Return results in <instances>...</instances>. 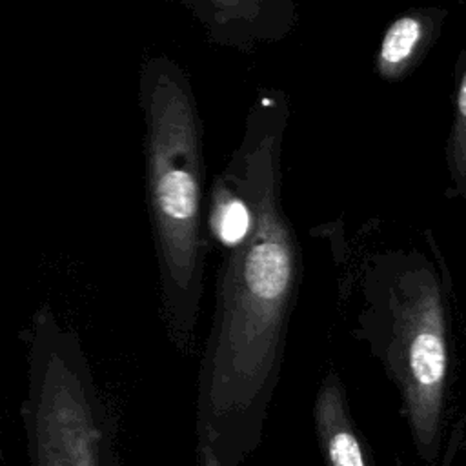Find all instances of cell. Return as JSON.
Segmentation results:
<instances>
[{
    "mask_svg": "<svg viewBox=\"0 0 466 466\" xmlns=\"http://www.w3.org/2000/svg\"><path fill=\"white\" fill-rule=\"evenodd\" d=\"M289 122L284 89H260L228 160L249 224L220 248L211 326L200 362V406L209 422L251 417L282 364L302 262L282 202V144Z\"/></svg>",
    "mask_w": 466,
    "mask_h": 466,
    "instance_id": "6da1fadb",
    "label": "cell"
},
{
    "mask_svg": "<svg viewBox=\"0 0 466 466\" xmlns=\"http://www.w3.org/2000/svg\"><path fill=\"white\" fill-rule=\"evenodd\" d=\"M147 213L158 268V309L167 340L189 353L204 293L208 215L202 120L186 69L147 55L138 75Z\"/></svg>",
    "mask_w": 466,
    "mask_h": 466,
    "instance_id": "7a4b0ae2",
    "label": "cell"
},
{
    "mask_svg": "<svg viewBox=\"0 0 466 466\" xmlns=\"http://www.w3.org/2000/svg\"><path fill=\"white\" fill-rule=\"evenodd\" d=\"M379 306L382 360L400 390L419 453L433 461L448 379L441 288L428 268L410 266L386 279Z\"/></svg>",
    "mask_w": 466,
    "mask_h": 466,
    "instance_id": "3957f363",
    "label": "cell"
},
{
    "mask_svg": "<svg viewBox=\"0 0 466 466\" xmlns=\"http://www.w3.org/2000/svg\"><path fill=\"white\" fill-rule=\"evenodd\" d=\"M24 342L36 466H98L100 431L78 335L49 304H42L24 331Z\"/></svg>",
    "mask_w": 466,
    "mask_h": 466,
    "instance_id": "277c9868",
    "label": "cell"
},
{
    "mask_svg": "<svg viewBox=\"0 0 466 466\" xmlns=\"http://www.w3.org/2000/svg\"><path fill=\"white\" fill-rule=\"evenodd\" d=\"M182 5L211 42L244 51L284 38L297 20L295 5L282 0H195Z\"/></svg>",
    "mask_w": 466,
    "mask_h": 466,
    "instance_id": "5b68a950",
    "label": "cell"
},
{
    "mask_svg": "<svg viewBox=\"0 0 466 466\" xmlns=\"http://www.w3.org/2000/svg\"><path fill=\"white\" fill-rule=\"evenodd\" d=\"M313 419L328 466H368L360 439L351 422L339 375L329 370L317 391Z\"/></svg>",
    "mask_w": 466,
    "mask_h": 466,
    "instance_id": "8992f818",
    "label": "cell"
},
{
    "mask_svg": "<svg viewBox=\"0 0 466 466\" xmlns=\"http://www.w3.org/2000/svg\"><path fill=\"white\" fill-rule=\"evenodd\" d=\"M439 18L430 11H408L397 16L386 27L377 49L379 76L390 82L406 76L428 49Z\"/></svg>",
    "mask_w": 466,
    "mask_h": 466,
    "instance_id": "52a82bcc",
    "label": "cell"
},
{
    "mask_svg": "<svg viewBox=\"0 0 466 466\" xmlns=\"http://www.w3.org/2000/svg\"><path fill=\"white\" fill-rule=\"evenodd\" d=\"M448 158L453 180L459 191L466 197V67L461 73L457 96H455V115L448 144Z\"/></svg>",
    "mask_w": 466,
    "mask_h": 466,
    "instance_id": "ba28073f",
    "label": "cell"
},
{
    "mask_svg": "<svg viewBox=\"0 0 466 466\" xmlns=\"http://www.w3.org/2000/svg\"><path fill=\"white\" fill-rule=\"evenodd\" d=\"M204 466H218V459L209 444L204 446Z\"/></svg>",
    "mask_w": 466,
    "mask_h": 466,
    "instance_id": "9c48e42d",
    "label": "cell"
}]
</instances>
